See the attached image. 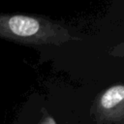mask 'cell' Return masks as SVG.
Masks as SVG:
<instances>
[{
    "instance_id": "obj_1",
    "label": "cell",
    "mask_w": 124,
    "mask_h": 124,
    "mask_svg": "<svg viewBox=\"0 0 124 124\" xmlns=\"http://www.w3.org/2000/svg\"><path fill=\"white\" fill-rule=\"evenodd\" d=\"M0 37L24 44L56 46L76 39L58 23L22 15H0Z\"/></svg>"
},
{
    "instance_id": "obj_2",
    "label": "cell",
    "mask_w": 124,
    "mask_h": 124,
    "mask_svg": "<svg viewBox=\"0 0 124 124\" xmlns=\"http://www.w3.org/2000/svg\"><path fill=\"white\" fill-rule=\"evenodd\" d=\"M90 114L97 124H124L123 84H114L102 92L93 103Z\"/></svg>"
},
{
    "instance_id": "obj_3",
    "label": "cell",
    "mask_w": 124,
    "mask_h": 124,
    "mask_svg": "<svg viewBox=\"0 0 124 124\" xmlns=\"http://www.w3.org/2000/svg\"><path fill=\"white\" fill-rule=\"evenodd\" d=\"M39 124H56L54 118L47 112V111H43Z\"/></svg>"
},
{
    "instance_id": "obj_4",
    "label": "cell",
    "mask_w": 124,
    "mask_h": 124,
    "mask_svg": "<svg viewBox=\"0 0 124 124\" xmlns=\"http://www.w3.org/2000/svg\"><path fill=\"white\" fill-rule=\"evenodd\" d=\"M66 124H68V123H66Z\"/></svg>"
}]
</instances>
